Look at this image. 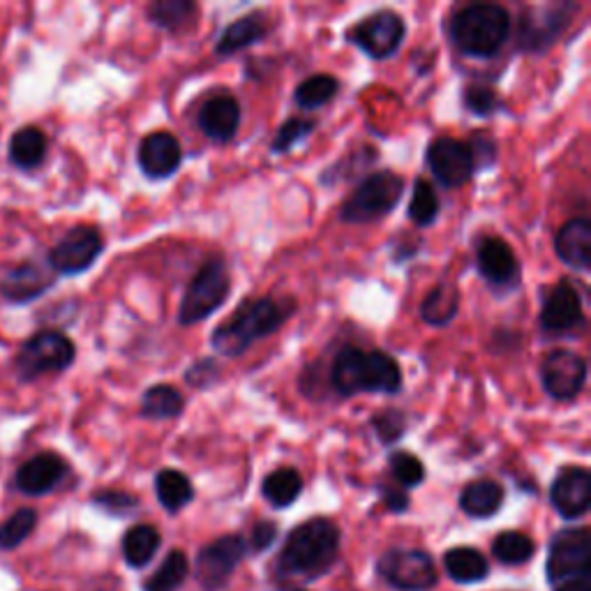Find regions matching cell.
Returning a JSON list of instances; mask_svg holds the SVG:
<instances>
[{"label": "cell", "instance_id": "6da1fadb", "mask_svg": "<svg viewBox=\"0 0 591 591\" xmlns=\"http://www.w3.org/2000/svg\"><path fill=\"white\" fill-rule=\"evenodd\" d=\"M294 300L280 298H250L233 317L220 324L210 336V344L222 357H241L254 342L273 336L294 315Z\"/></svg>", "mask_w": 591, "mask_h": 591}, {"label": "cell", "instance_id": "7a4b0ae2", "mask_svg": "<svg viewBox=\"0 0 591 591\" xmlns=\"http://www.w3.org/2000/svg\"><path fill=\"white\" fill-rule=\"evenodd\" d=\"M330 386L342 397L359 393H397L402 372L391 353L380 349L363 351L359 347L342 349L330 365Z\"/></svg>", "mask_w": 591, "mask_h": 591}, {"label": "cell", "instance_id": "3957f363", "mask_svg": "<svg viewBox=\"0 0 591 591\" xmlns=\"http://www.w3.org/2000/svg\"><path fill=\"white\" fill-rule=\"evenodd\" d=\"M340 550V529L326 517L296 527L280 552L277 569L285 576L317 578L333 566Z\"/></svg>", "mask_w": 591, "mask_h": 591}, {"label": "cell", "instance_id": "277c9868", "mask_svg": "<svg viewBox=\"0 0 591 591\" xmlns=\"http://www.w3.org/2000/svg\"><path fill=\"white\" fill-rule=\"evenodd\" d=\"M451 40L471 58H490L502 50L511 33V17L502 6L477 3L462 8L451 21Z\"/></svg>", "mask_w": 591, "mask_h": 591}, {"label": "cell", "instance_id": "5b68a950", "mask_svg": "<svg viewBox=\"0 0 591 591\" xmlns=\"http://www.w3.org/2000/svg\"><path fill=\"white\" fill-rule=\"evenodd\" d=\"M402 195H405V180L393 172L370 174L353 195L342 204L340 218L349 225H368L386 218L395 210Z\"/></svg>", "mask_w": 591, "mask_h": 591}, {"label": "cell", "instance_id": "8992f818", "mask_svg": "<svg viewBox=\"0 0 591 591\" xmlns=\"http://www.w3.org/2000/svg\"><path fill=\"white\" fill-rule=\"evenodd\" d=\"M75 342L56 330H42L29 342H23L14 359V372L21 382H35L44 374L65 372L75 363Z\"/></svg>", "mask_w": 591, "mask_h": 591}, {"label": "cell", "instance_id": "52a82bcc", "mask_svg": "<svg viewBox=\"0 0 591 591\" xmlns=\"http://www.w3.org/2000/svg\"><path fill=\"white\" fill-rule=\"evenodd\" d=\"M231 292V277L222 259H210L193 277L180 300L178 321L183 326H195L220 310Z\"/></svg>", "mask_w": 591, "mask_h": 591}, {"label": "cell", "instance_id": "ba28073f", "mask_svg": "<svg viewBox=\"0 0 591 591\" xmlns=\"http://www.w3.org/2000/svg\"><path fill=\"white\" fill-rule=\"evenodd\" d=\"M591 563V540L587 529H563L555 534L548 555V580L555 587L587 582Z\"/></svg>", "mask_w": 591, "mask_h": 591}, {"label": "cell", "instance_id": "9c48e42d", "mask_svg": "<svg viewBox=\"0 0 591 591\" xmlns=\"http://www.w3.org/2000/svg\"><path fill=\"white\" fill-rule=\"evenodd\" d=\"M407 26L393 10H382L365 17L349 31V42L357 44L363 54L374 61L391 58L405 40Z\"/></svg>", "mask_w": 591, "mask_h": 591}, {"label": "cell", "instance_id": "30bf717a", "mask_svg": "<svg viewBox=\"0 0 591 591\" xmlns=\"http://www.w3.org/2000/svg\"><path fill=\"white\" fill-rule=\"evenodd\" d=\"M376 571L388 584L402 591H425L437 582L435 561L423 550H388L376 563Z\"/></svg>", "mask_w": 591, "mask_h": 591}, {"label": "cell", "instance_id": "8fae6325", "mask_svg": "<svg viewBox=\"0 0 591 591\" xmlns=\"http://www.w3.org/2000/svg\"><path fill=\"white\" fill-rule=\"evenodd\" d=\"M105 241L96 227L79 225L69 229L50 252V269L61 275H79L98 262Z\"/></svg>", "mask_w": 591, "mask_h": 591}, {"label": "cell", "instance_id": "7c38bea8", "mask_svg": "<svg viewBox=\"0 0 591 591\" xmlns=\"http://www.w3.org/2000/svg\"><path fill=\"white\" fill-rule=\"evenodd\" d=\"M540 382L559 402L576 400L587 384V361L576 351L555 349L540 365Z\"/></svg>", "mask_w": 591, "mask_h": 591}, {"label": "cell", "instance_id": "4fadbf2b", "mask_svg": "<svg viewBox=\"0 0 591 591\" xmlns=\"http://www.w3.org/2000/svg\"><path fill=\"white\" fill-rule=\"evenodd\" d=\"M428 167L435 174V178L444 187H462L471 176H474V157H471L469 146L460 139L453 136H439L428 146L425 153Z\"/></svg>", "mask_w": 591, "mask_h": 591}, {"label": "cell", "instance_id": "5bb4252c", "mask_svg": "<svg viewBox=\"0 0 591 591\" xmlns=\"http://www.w3.org/2000/svg\"><path fill=\"white\" fill-rule=\"evenodd\" d=\"M245 555V540L241 536H222L212 540L197 557V580L206 591H218L227 584L236 566Z\"/></svg>", "mask_w": 591, "mask_h": 591}, {"label": "cell", "instance_id": "9a60e30c", "mask_svg": "<svg viewBox=\"0 0 591 591\" xmlns=\"http://www.w3.org/2000/svg\"><path fill=\"white\" fill-rule=\"evenodd\" d=\"M540 326L550 336H571L584 326L582 298L569 280H561L543 300Z\"/></svg>", "mask_w": 591, "mask_h": 591}, {"label": "cell", "instance_id": "2e32d148", "mask_svg": "<svg viewBox=\"0 0 591 591\" xmlns=\"http://www.w3.org/2000/svg\"><path fill=\"white\" fill-rule=\"evenodd\" d=\"M139 167L149 178L164 180L178 172L183 162V151L178 139L169 132H153L141 139L139 144Z\"/></svg>", "mask_w": 591, "mask_h": 591}, {"label": "cell", "instance_id": "e0dca14e", "mask_svg": "<svg viewBox=\"0 0 591 591\" xmlns=\"http://www.w3.org/2000/svg\"><path fill=\"white\" fill-rule=\"evenodd\" d=\"M550 500L555 511L566 517L576 519L589 511L591 504V474L584 467H569L555 479Z\"/></svg>", "mask_w": 591, "mask_h": 591}, {"label": "cell", "instance_id": "ac0fdd59", "mask_svg": "<svg viewBox=\"0 0 591 591\" xmlns=\"http://www.w3.org/2000/svg\"><path fill=\"white\" fill-rule=\"evenodd\" d=\"M569 6L529 10L523 19V29H519V50L540 52L550 46L557 40L559 31L569 23Z\"/></svg>", "mask_w": 591, "mask_h": 591}, {"label": "cell", "instance_id": "d6986e66", "mask_svg": "<svg viewBox=\"0 0 591 591\" xmlns=\"http://www.w3.org/2000/svg\"><path fill=\"white\" fill-rule=\"evenodd\" d=\"M67 474V462L58 453H40L23 462L17 471V488L23 494L40 496L52 492Z\"/></svg>", "mask_w": 591, "mask_h": 591}, {"label": "cell", "instance_id": "ffe728a7", "mask_svg": "<svg viewBox=\"0 0 591 591\" xmlns=\"http://www.w3.org/2000/svg\"><path fill=\"white\" fill-rule=\"evenodd\" d=\"M199 130L212 141H229L241 125V105L229 92L212 96L204 102L197 116Z\"/></svg>", "mask_w": 591, "mask_h": 591}, {"label": "cell", "instance_id": "44dd1931", "mask_svg": "<svg viewBox=\"0 0 591 591\" xmlns=\"http://www.w3.org/2000/svg\"><path fill=\"white\" fill-rule=\"evenodd\" d=\"M54 285V271L35 262H26L12 269L3 282H0V292L12 303H29L40 298L46 289Z\"/></svg>", "mask_w": 591, "mask_h": 591}, {"label": "cell", "instance_id": "7402d4cb", "mask_svg": "<svg viewBox=\"0 0 591 591\" xmlns=\"http://www.w3.org/2000/svg\"><path fill=\"white\" fill-rule=\"evenodd\" d=\"M479 273L494 287L513 285L519 264L513 248L502 239H485L477 252Z\"/></svg>", "mask_w": 591, "mask_h": 591}, {"label": "cell", "instance_id": "603a6c76", "mask_svg": "<svg viewBox=\"0 0 591 591\" xmlns=\"http://www.w3.org/2000/svg\"><path fill=\"white\" fill-rule=\"evenodd\" d=\"M555 252L566 266L587 271L591 264V222L587 218H573L555 236Z\"/></svg>", "mask_w": 591, "mask_h": 591}, {"label": "cell", "instance_id": "cb8c5ba5", "mask_svg": "<svg viewBox=\"0 0 591 591\" xmlns=\"http://www.w3.org/2000/svg\"><path fill=\"white\" fill-rule=\"evenodd\" d=\"M269 35V21L262 12H252L241 19H236L233 23L222 31L218 44H216V56L229 58L236 52L248 50V46L262 42Z\"/></svg>", "mask_w": 591, "mask_h": 591}, {"label": "cell", "instance_id": "d4e9b609", "mask_svg": "<svg viewBox=\"0 0 591 591\" xmlns=\"http://www.w3.org/2000/svg\"><path fill=\"white\" fill-rule=\"evenodd\" d=\"M460 310V292L453 282H439L420 303V319L430 326H448Z\"/></svg>", "mask_w": 591, "mask_h": 591}, {"label": "cell", "instance_id": "484cf974", "mask_svg": "<svg viewBox=\"0 0 591 591\" xmlns=\"http://www.w3.org/2000/svg\"><path fill=\"white\" fill-rule=\"evenodd\" d=\"M502 504L504 488L490 479L469 483L460 494V508L471 517H490L502 508Z\"/></svg>", "mask_w": 591, "mask_h": 591}, {"label": "cell", "instance_id": "4316f807", "mask_svg": "<svg viewBox=\"0 0 591 591\" xmlns=\"http://www.w3.org/2000/svg\"><path fill=\"white\" fill-rule=\"evenodd\" d=\"M46 157V136L40 128H21L10 139V162L19 169H35Z\"/></svg>", "mask_w": 591, "mask_h": 591}, {"label": "cell", "instance_id": "83f0119b", "mask_svg": "<svg viewBox=\"0 0 591 591\" xmlns=\"http://www.w3.org/2000/svg\"><path fill=\"white\" fill-rule=\"evenodd\" d=\"M155 492L160 504L169 513H178L180 508L190 504L195 496L193 481L178 469H162L155 477Z\"/></svg>", "mask_w": 591, "mask_h": 591}, {"label": "cell", "instance_id": "f1b7e54d", "mask_svg": "<svg viewBox=\"0 0 591 591\" xmlns=\"http://www.w3.org/2000/svg\"><path fill=\"white\" fill-rule=\"evenodd\" d=\"M262 492L271 506L287 508L300 496L303 479L294 467H280L264 479Z\"/></svg>", "mask_w": 591, "mask_h": 591}, {"label": "cell", "instance_id": "f546056e", "mask_svg": "<svg viewBox=\"0 0 591 591\" xmlns=\"http://www.w3.org/2000/svg\"><path fill=\"white\" fill-rule=\"evenodd\" d=\"M185 409L183 395L169 384L151 386L141 397V416L151 420H169L180 416Z\"/></svg>", "mask_w": 591, "mask_h": 591}, {"label": "cell", "instance_id": "4dcf8cb0", "mask_svg": "<svg viewBox=\"0 0 591 591\" xmlns=\"http://www.w3.org/2000/svg\"><path fill=\"white\" fill-rule=\"evenodd\" d=\"M444 566H446V573L462 584L481 582L488 576V561L474 548L448 550L444 557Z\"/></svg>", "mask_w": 591, "mask_h": 591}, {"label": "cell", "instance_id": "1f68e13d", "mask_svg": "<svg viewBox=\"0 0 591 591\" xmlns=\"http://www.w3.org/2000/svg\"><path fill=\"white\" fill-rule=\"evenodd\" d=\"M160 543L162 538L155 527L136 525L123 538V557L134 569H141V566H146L155 557Z\"/></svg>", "mask_w": 591, "mask_h": 591}, {"label": "cell", "instance_id": "d6a6232c", "mask_svg": "<svg viewBox=\"0 0 591 591\" xmlns=\"http://www.w3.org/2000/svg\"><path fill=\"white\" fill-rule=\"evenodd\" d=\"M340 84L330 75H315L296 86L294 100L300 109H319L336 98Z\"/></svg>", "mask_w": 591, "mask_h": 591}, {"label": "cell", "instance_id": "836d02e7", "mask_svg": "<svg viewBox=\"0 0 591 591\" xmlns=\"http://www.w3.org/2000/svg\"><path fill=\"white\" fill-rule=\"evenodd\" d=\"M187 571H190V561L180 550H174L164 557L160 569L149 578L146 591H176L185 582Z\"/></svg>", "mask_w": 591, "mask_h": 591}, {"label": "cell", "instance_id": "e575fe53", "mask_svg": "<svg viewBox=\"0 0 591 591\" xmlns=\"http://www.w3.org/2000/svg\"><path fill=\"white\" fill-rule=\"evenodd\" d=\"M197 12V6L190 0H157L149 8V19L157 29L164 31H178L187 21H190Z\"/></svg>", "mask_w": 591, "mask_h": 591}, {"label": "cell", "instance_id": "d590c367", "mask_svg": "<svg viewBox=\"0 0 591 591\" xmlns=\"http://www.w3.org/2000/svg\"><path fill=\"white\" fill-rule=\"evenodd\" d=\"M439 197L435 193V187L430 180L416 178L414 183V195L409 204V218L416 227H430L437 216H439Z\"/></svg>", "mask_w": 591, "mask_h": 591}, {"label": "cell", "instance_id": "8d00e7d4", "mask_svg": "<svg viewBox=\"0 0 591 591\" xmlns=\"http://www.w3.org/2000/svg\"><path fill=\"white\" fill-rule=\"evenodd\" d=\"M534 540L523 532H504L492 543V552L502 563H525L534 557Z\"/></svg>", "mask_w": 591, "mask_h": 591}, {"label": "cell", "instance_id": "74e56055", "mask_svg": "<svg viewBox=\"0 0 591 591\" xmlns=\"http://www.w3.org/2000/svg\"><path fill=\"white\" fill-rule=\"evenodd\" d=\"M37 525V513L33 508H19L0 525V548L14 550L26 540Z\"/></svg>", "mask_w": 591, "mask_h": 591}, {"label": "cell", "instance_id": "f35d334b", "mask_svg": "<svg viewBox=\"0 0 591 591\" xmlns=\"http://www.w3.org/2000/svg\"><path fill=\"white\" fill-rule=\"evenodd\" d=\"M317 128V121L315 118H289L287 123H282L275 139H273V144H271V153L275 155H282V153H289L298 141H303L305 136H310Z\"/></svg>", "mask_w": 591, "mask_h": 591}, {"label": "cell", "instance_id": "ab89813d", "mask_svg": "<svg viewBox=\"0 0 591 591\" xmlns=\"http://www.w3.org/2000/svg\"><path fill=\"white\" fill-rule=\"evenodd\" d=\"M391 471H393V479L402 488H416L425 479L423 462L414 453H407V451H397L391 456Z\"/></svg>", "mask_w": 591, "mask_h": 591}, {"label": "cell", "instance_id": "60d3db41", "mask_svg": "<svg viewBox=\"0 0 591 591\" xmlns=\"http://www.w3.org/2000/svg\"><path fill=\"white\" fill-rule=\"evenodd\" d=\"M370 425L374 428L376 437H380L384 444H395L407 430V416L400 409H384L376 416H372Z\"/></svg>", "mask_w": 591, "mask_h": 591}, {"label": "cell", "instance_id": "b9f144b4", "mask_svg": "<svg viewBox=\"0 0 591 591\" xmlns=\"http://www.w3.org/2000/svg\"><path fill=\"white\" fill-rule=\"evenodd\" d=\"M464 107L477 116H490L500 109V98L494 96L492 88L485 86H469L464 90Z\"/></svg>", "mask_w": 591, "mask_h": 591}, {"label": "cell", "instance_id": "7bdbcfd3", "mask_svg": "<svg viewBox=\"0 0 591 591\" xmlns=\"http://www.w3.org/2000/svg\"><path fill=\"white\" fill-rule=\"evenodd\" d=\"M92 502H96L100 508H105L111 515H128L136 508V496L128 494V492H118V490H105L92 496Z\"/></svg>", "mask_w": 591, "mask_h": 591}, {"label": "cell", "instance_id": "ee69618b", "mask_svg": "<svg viewBox=\"0 0 591 591\" xmlns=\"http://www.w3.org/2000/svg\"><path fill=\"white\" fill-rule=\"evenodd\" d=\"M185 380H187V384H193L195 388L204 391V388L212 386V384H216L220 380V368H218V363L212 361V359L197 361L190 370L185 372Z\"/></svg>", "mask_w": 591, "mask_h": 591}, {"label": "cell", "instance_id": "f6af8a7d", "mask_svg": "<svg viewBox=\"0 0 591 591\" xmlns=\"http://www.w3.org/2000/svg\"><path fill=\"white\" fill-rule=\"evenodd\" d=\"M471 151V157H474V167H490V164L496 160V144L490 134H474L471 136V144H467Z\"/></svg>", "mask_w": 591, "mask_h": 591}, {"label": "cell", "instance_id": "bcb514c9", "mask_svg": "<svg viewBox=\"0 0 591 591\" xmlns=\"http://www.w3.org/2000/svg\"><path fill=\"white\" fill-rule=\"evenodd\" d=\"M275 536H277V527L273 523H269V519H264V523L254 525L250 546H252L254 552H264V550H269L273 546Z\"/></svg>", "mask_w": 591, "mask_h": 591}, {"label": "cell", "instance_id": "7dc6e473", "mask_svg": "<svg viewBox=\"0 0 591 591\" xmlns=\"http://www.w3.org/2000/svg\"><path fill=\"white\" fill-rule=\"evenodd\" d=\"M382 496H384V502H386L388 511H393V513H402V511L409 508V496H407V492L393 490V488H382Z\"/></svg>", "mask_w": 591, "mask_h": 591}]
</instances>
